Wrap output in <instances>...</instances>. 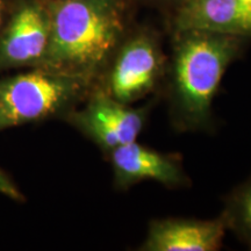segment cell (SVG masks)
Masks as SVG:
<instances>
[{
    "label": "cell",
    "mask_w": 251,
    "mask_h": 251,
    "mask_svg": "<svg viewBox=\"0 0 251 251\" xmlns=\"http://www.w3.org/2000/svg\"><path fill=\"white\" fill-rule=\"evenodd\" d=\"M50 41L42 68L91 81L128 29L131 0H47Z\"/></svg>",
    "instance_id": "6da1fadb"
},
{
    "label": "cell",
    "mask_w": 251,
    "mask_h": 251,
    "mask_svg": "<svg viewBox=\"0 0 251 251\" xmlns=\"http://www.w3.org/2000/svg\"><path fill=\"white\" fill-rule=\"evenodd\" d=\"M171 34L168 70L172 125L179 131L207 130L212 126V103L222 77L249 39L202 30Z\"/></svg>",
    "instance_id": "7a4b0ae2"
},
{
    "label": "cell",
    "mask_w": 251,
    "mask_h": 251,
    "mask_svg": "<svg viewBox=\"0 0 251 251\" xmlns=\"http://www.w3.org/2000/svg\"><path fill=\"white\" fill-rule=\"evenodd\" d=\"M37 68L0 79V130L61 114L89 87L81 77Z\"/></svg>",
    "instance_id": "3957f363"
},
{
    "label": "cell",
    "mask_w": 251,
    "mask_h": 251,
    "mask_svg": "<svg viewBox=\"0 0 251 251\" xmlns=\"http://www.w3.org/2000/svg\"><path fill=\"white\" fill-rule=\"evenodd\" d=\"M107 68L103 91L112 98L131 105L152 93L168 68L156 31L129 28Z\"/></svg>",
    "instance_id": "277c9868"
},
{
    "label": "cell",
    "mask_w": 251,
    "mask_h": 251,
    "mask_svg": "<svg viewBox=\"0 0 251 251\" xmlns=\"http://www.w3.org/2000/svg\"><path fill=\"white\" fill-rule=\"evenodd\" d=\"M150 105L133 108L112 98L103 90L97 91L86 106L69 115L81 133L109 153L118 147L136 141L146 126Z\"/></svg>",
    "instance_id": "5b68a950"
},
{
    "label": "cell",
    "mask_w": 251,
    "mask_h": 251,
    "mask_svg": "<svg viewBox=\"0 0 251 251\" xmlns=\"http://www.w3.org/2000/svg\"><path fill=\"white\" fill-rule=\"evenodd\" d=\"M49 41L47 0H19L0 33V68L41 67Z\"/></svg>",
    "instance_id": "8992f818"
},
{
    "label": "cell",
    "mask_w": 251,
    "mask_h": 251,
    "mask_svg": "<svg viewBox=\"0 0 251 251\" xmlns=\"http://www.w3.org/2000/svg\"><path fill=\"white\" fill-rule=\"evenodd\" d=\"M111 157L114 185L127 190L144 180H153L166 187L187 185L188 178L178 153H166L134 142L118 147L108 153Z\"/></svg>",
    "instance_id": "52a82bcc"
},
{
    "label": "cell",
    "mask_w": 251,
    "mask_h": 251,
    "mask_svg": "<svg viewBox=\"0 0 251 251\" xmlns=\"http://www.w3.org/2000/svg\"><path fill=\"white\" fill-rule=\"evenodd\" d=\"M171 33L202 30L251 40V7L241 0H183L171 8Z\"/></svg>",
    "instance_id": "ba28073f"
},
{
    "label": "cell",
    "mask_w": 251,
    "mask_h": 251,
    "mask_svg": "<svg viewBox=\"0 0 251 251\" xmlns=\"http://www.w3.org/2000/svg\"><path fill=\"white\" fill-rule=\"evenodd\" d=\"M226 227L221 215L214 220L168 218L150 222L140 249L143 251H216Z\"/></svg>",
    "instance_id": "9c48e42d"
},
{
    "label": "cell",
    "mask_w": 251,
    "mask_h": 251,
    "mask_svg": "<svg viewBox=\"0 0 251 251\" xmlns=\"http://www.w3.org/2000/svg\"><path fill=\"white\" fill-rule=\"evenodd\" d=\"M221 218L227 229L251 249V176L226 197Z\"/></svg>",
    "instance_id": "30bf717a"
},
{
    "label": "cell",
    "mask_w": 251,
    "mask_h": 251,
    "mask_svg": "<svg viewBox=\"0 0 251 251\" xmlns=\"http://www.w3.org/2000/svg\"><path fill=\"white\" fill-rule=\"evenodd\" d=\"M0 193L11 198L15 201L23 200V196H21L20 191L18 190L17 186L12 183L11 179L1 170H0Z\"/></svg>",
    "instance_id": "8fae6325"
},
{
    "label": "cell",
    "mask_w": 251,
    "mask_h": 251,
    "mask_svg": "<svg viewBox=\"0 0 251 251\" xmlns=\"http://www.w3.org/2000/svg\"><path fill=\"white\" fill-rule=\"evenodd\" d=\"M149 1H152V2H158V4H162V5H166L169 6V7H175L176 5L179 4L180 1H183V0H149Z\"/></svg>",
    "instance_id": "7c38bea8"
},
{
    "label": "cell",
    "mask_w": 251,
    "mask_h": 251,
    "mask_svg": "<svg viewBox=\"0 0 251 251\" xmlns=\"http://www.w3.org/2000/svg\"><path fill=\"white\" fill-rule=\"evenodd\" d=\"M6 0H0V26H1L2 23H4V18L6 14Z\"/></svg>",
    "instance_id": "4fadbf2b"
},
{
    "label": "cell",
    "mask_w": 251,
    "mask_h": 251,
    "mask_svg": "<svg viewBox=\"0 0 251 251\" xmlns=\"http://www.w3.org/2000/svg\"><path fill=\"white\" fill-rule=\"evenodd\" d=\"M241 1H243L244 4L249 6V7H251V0H241Z\"/></svg>",
    "instance_id": "5bb4252c"
}]
</instances>
